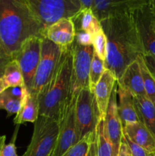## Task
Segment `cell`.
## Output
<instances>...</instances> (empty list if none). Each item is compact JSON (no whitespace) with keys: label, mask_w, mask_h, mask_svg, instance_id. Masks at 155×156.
Listing matches in <instances>:
<instances>
[{"label":"cell","mask_w":155,"mask_h":156,"mask_svg":"<svg viewBox=\"0 0 155 156\" xmlns=\"http://www.w3.org/2000/svg\"><path fill=\"white\" fill-rule=\"evenodd\" d=\"M77 97H70L61 109L58 117L59 132L53 156H62L78 143L74 108Z\"/></svg>","instance_id":"cell-8"},{"label":"cell","mask_w":155,"mask_h":156,"mask_svg":"<svg viewBox=\"0 0 155 156\" xmlns=\"http://www.w3.org/2000/svg\"><path fill=\"white\" fill-rule=\"evenodd\" d=\"M43 37L62 49L70 47L75 39V27L71 18H61L44 30Z\"/></svg>","instance_id":"cell-14"},{"label":"cell","mask_w":155,"mask_h":156,"mask_svg":"<svg viewBox=\"0 0 155 156\" xmlns=\"http://www.w3.org/2000/svg\"><path fill=\"white\" fill-rule=\"evenodd\" d=\"M6 88H8L6 87L5 84L2 77H0V94H1L2 93L3 91L6 89Z\"/></svg>","instance_id":"cell-38"},{"label":"cell","mask_w":155,"mask_h":156,"mask_svg":"<svg viewBox=\"0 0 155 156\" xmlns=\"http://www.w3.org/2000/svg\"><path fill=\"white\" fill-rule=\"evenodd\" d=\"M122 132L135 144L148 152L155 153V139L150 131L139 122L129 123L122 127Z\"/></svg>","instance_id":"cell-18"},{"label":"cell","mask_w":155,"mask_h":156,"mask_svg":"<svg viewBox=\"0 0 155 156\" xmlns=\"http://www.w3.org/2000/svg\"><path fill=\"white\" fill-rule=\"evenodd\" d=\"M2 79L7 88L25 86L21 67L15 59H12L6 66Z\"/></svg>","instance_id":"cell-24"},{"label":"cell","mask_w":155,"mask_h":156,"mask_svg":"<svg viewBox=\"0 0 155 156\" xmlns=\"http://www.w3.org/2000/svg\"><path fill=\"white\" fill-rule=\"evenodd\" d=\"M72 53L71 96L77 97L82 89L89 88V73L94 54V47L92 45H80L74 41Z\"/></svg>","instance_id":"cell-9"},{"label":"cell","mask_w":155,"mask_h":156,"mask_svg":"<svg viewBox=\"0 0 155 156\" xmlns=\"http://www.w3.org/2000/svg\"><path fill=\"white\" fill-rule=\"evenodd\" d=\"M77 44L82 46H91L92 45L93 37L91 34L84 31L79 30H75V39Z\"/></svg>","instance_id":"cell-31"},{"label":"cell","mask_w":155,"mask_h":156,"mask_svg":"<svg viewBox=\"0 0 155 156\" xmlns=\"http://www.w3.org/2000/svg\"><path fill=\"white\" fill-rule=\"evenodd\" d=\"M95 139L98 156H111L113 153H115L112 143L106 134L104 118L103 117H100L96 126Z\"/></svg>","instance_id":"cell-23"},{"label":"cell","mask_w":155,"mask_h":156,"mask_svg":"<svg viewBox=\"0 0 155 156\" xmlns=\"http://www.w3.org/2000/svg\"><path fill=\"white\" fill-rule=\"evenodd\" d=\"M104 123L106 134L112 143L114 151L115 153H118L123 132L122 125L118 111L116 85L114 87L111 94L106 117L104 118Z\"/></svg>","instance_id":"cell-13"},{"label":"cell","mask_w":155,"mask_h":156,"mask_svg":"<svg viewBox=\"0 0 155 156\" xmlns=\"http://www.w3.org/2000/svg\"><path fill=\"white\" fill-rule=\"evenodd\" d=\"M116 78L112 73L106 69L94 91L96 104L100 117L105 118L112 90L115 85Z\"/></svg>","instance_id":"cell-16"},{"label":"cell","mask_w":155,"mask_h":156,"mask_svg":"<svg viewBox=\"0 0 155 156\" xmlns=\"http://www.w3.org/2000/svg\"><path fill=\"white\" fill-rule=\"evenodd\" d=\"M18 129H19V125H17L13 136H12V140L9 143L5 144L3 146L0 152V156H18L17 154L16 146H15Z\"/></svg>","instance_id":"cell-29"},{"label":"cell","mask_w":155,"mask_h":156,"mask_svg":"<svg viewBox=\"0 0 155 156\" xmlns=\"http://www.w3.org/2000/svg\"><path fill=\"white\" fill-rule=\"evenodd\" d=\"M95 132V131H94ZM94 132L88 133L78 143L70 147L62 156H85Z\"/></svg>","instance_id":"cell-27"},{"label":"cell","mask_w":155,"mask_h":156,"mask_svg":"<svg viewBox=\"0 0 155 156\" xmlns=\"http://www.w3.org/2000/svg\"><path fill=\"white\" fill-rule=\"evenodd\" d=\"M139 123L144 125L155 139V105L147 97H133Z\"/></svg>","instance_id":"cell-19"},{"label":"cell","mask_w":155,"mask_h":156,"mask_svg":"<svg viewBox=\"0 0 155 156\" xmlns=\"http://www.w3.org/2000/svg\"><path fill=\"white\" fill-rule=\"evenodd\" d=\"M116 82L119 87L129 91L133 97H147L138 59L126 67Z\"/></svg>","instance_id":"cell-15"},{"label":"cell","mask_w":155,"mask_h":156,"mask_svg":"<svg viewBox=\"0 0 155 156\" xmlns=\"http://www.w3.org/2000/svg\"><path fill=\"white\" fill-rule=\"evenodd\" d=\"M44 30L27 0H0V45L11 57L27 39L43 37Z\"/></svg>","instance_id":"cell-2"},{"label":"cell","mask_w":155,"mask_h":156,"mask_svg":"<svg viewBox=\"0 0 155 156\" xmlns=\"http://www.w3.org/2000/svg\"><path fill=\"white\" fill-rule=\"evenodd\" d=\"M147 5L151 13L155 17V0H147Z\"/></svg>","instance_id":"cell-37"},{"label":"cell","mask_w":155,"mask_h":156,"mask_svg":"<svg viewBox=\"0 0 155 156\" xmlns=\"http://www.w3.org/2000/svg\"><path fill=\"white\" fill-rule=\"evenodd\" d=\"M81 9H93L94 0H79Z\"/></svg>","instance_id":"cell-36"},{"label":"cell","mask_w":155,"mask_h":156,"mask_svg":"<svg viewBox=\"0 0 155 156\" xmlns=\"http://www.w3.org/2000/svg\"><path fill=\"white\" fill-rule=\"evenodd\" d=\"M138 60L139 62L140 68H141L146 96L155 105V79L146 68V66L144 64L141 55L138 56Z\"/></svg>","instance_id":"cell-26"},{"label":"cell","mask_w":155,"mask_h":156,"mask_svg":"<svg viewBox=\"0 0 155 156\" xmlns=\"http://www.w3.org/2000/svg\"><path fill=\"white\" fill-rule=\"evenodd\" d=\"M133 14L144 52L155 56V17L147 4Z\"/></svg>","instance_id":"cell-12"},{"label":"cell","mask_w":155,"mask_h":156,"mask_svg":"<svg viewBox=\"0 0 155 156\" xmlns=\"http://www.w3.org/2000/svg\"><path fill=\"white\" fill-rule=\"evenodd\" d=\"M29 94L25 86L6 88L0 94V110H5L9 116L17 114Z\"/></svg>","instance_id":"cell-17"},{"label":"cell","mask_w":155,"mask_h":156,"mask_svg":"<svg viewBox=\"0 0 155 156\" xmlns=\"http://www.w3.org/2000/svg\"><path fill=\"white\" fill-rule=\"evenodd\" d=\"M72 64L71 45L62 49L60 59L53 77L38 95L40 116L58 120L61 109L71 97Z\"/></svg>","instance_id":"cell-3"},{"label":"cell","mask_w":155,"mask_h":156,"mask_svg":"<svg viewBox=\"0 0 155 156\" xmlns=\"http://www.w3.org/2000/svg\"><path fill=\"white\" fill-rule=\"evenodd\" d=\"M62 48L43 37L41 44L40 59L33 79V87L30 94L38 96L44 87L48 84L59 63Z\"/></svg>","instance_id":"cell-7"},{"label":"cell","mask_w":155,"mask_h":156,"mask_svg":"<svg viewBox=\"0 0 155 156\" xmlns=\"http://www.w3.org/2000/svg\"><path fill=\"white\" fill-rule=\"evenodd\" d=\"M42 39L43 37H33L27 39L13 58L19 63L24 85L29 93L32 90L33 79L40 59Z\"/></svg>","instance_id":"cell-10"},{"label":"cell","mask_w":155,"mask_h":156,"mask_svg":"<svg viewBox=\"0 0 155 156\" xmlns=\"http://www.w3.org/2000/svg\"><path fill=\"white\" fill-rule=\"evenodd\" d=\"M117 95L119 97L118 111L122 127L129 123L138 122L133 101V96L123 88L118 86Z\"/></svg>","instance_id":"cell-20"},{"label":"cell","mask_w":155,"mask_h":156,"mask_svg":"<svg viewBox=\"0 0 155 156\" xmlns=\"http://www.w3.org/2000/svg\"><path fill=\"white\" fill-rule=\"evenodd\" d=\"M12 59L13 58L9 56L0 45V77H2L6 66Z\"/></svg>","instance_id":"cell-33"},{"label":"cell","mask_w":155,"mask_h":156,"mask_svg":"<svg viewBox=\"0 0 155 156\" xmlns=\"http://www.w3.org/2000/svg\"><path fill=\"white\" fill-rule=\"evenodd\" d=\"M78 141L95 131L100 118L94 93L84 88L77 95L74 108Z\"/></svg>","instance_id":"cell-6"},{"label":"cell","mask_w":155,"mask_h":156,"mask_svg":"<svg viewBox=\"0 0 155 156\" xmlns=\"http://www.w3.org/2000/svg\"><path fill=\"white\" fill-rule=\"evenodd\" d=\"M141 56L146 66V68L155 79V56L151 53H144V54L141 55Z\"/></svg>","instance_id":"cell-32"},{"label":"cell","mask_w":155,"mask_h":156,"mask_svg":"<svg viewBox=\"0 0 155 156\" xmlns=\"http://www.w3.org/2000/svg\"><path fill=\"white\" fill-rule=\"evenodd\" d=\"M111 156H117V153H113Z\"/></svg>","instance_id":"cell-40"},{"label":"cell","mask_w":155,"mask_h":156,"mask_svg":"<svg viewBox=\"0 0 155 156\" xmlns=\"http://www.w3.org/2000/svg\"><path fill=\"white\" fill-rule=\"evenodd\" d=\"M5 136H0V152H1V149L3 147V146L5 144Z\"/></svg>","instance_id":"cell-39"},{"label":"cell","mask_w":155,"mask_h":156,"mask_svg":"<svg viewBox=\"0 0 155 156\" xmlns=\"http://www.w3.org/2000/svg\"><path fill=\"white\" fill-rule=\"evenodd\" d=\"M122 137L125 141H126V143H127L132 156H155V153L148 152L146 149H144V148L135 144L132 140H129L124 133H123Z\"/></svg>","instance_id":"cell-30"},{"label":"cell","mask_w":155,"mask_h":156,"mask_svg":"<svg viewBox=\"0 0 155 156\" xmlns=\"http://www.w3.org/2000/svg\"><path fill=\"white\" fill-rule=\"evenodd\" d=\"M85 156H98V152H97V146L96 143L95 139V132H94V136H92V139L90 143L89 147H88V152Z\"/></svg>","instance_id":"cell-35"},{"label":"cell","mask_w":155,"mask_h":156,"mask_svg":"<svg viewBox=\"0 0 155 156\" xmlns=\"http://www.w3.org/2000/svg\"><path fill=\"white\" fill-rule=\"evenodd\" d=\"M40 115V107L38 96L29 94L24 101L19 112L14 119L15 125L25 123H35Z\"/></svg>","instance_id":"cell-22"},{"label":"cell","mask_w":155,"mask_h":156,"mask_svg":"<svg viewBox=\"0 0 155 156\" xmlns=\"http://www.w3.org/2000/svg\"><path fill=\"white\" fill-rule=\"evenodd\" d=\"M71 19L74 22L76 30L84 31L92 37L103 30L100 21L95 16L91 9H81L80 12Z\"/></svg>","instance_id":"cell-21"},{"label":"cell","mask_w":155,"mask_h":156,"mask_svg":"<svg viewBox=\"0 0 155 156\" xmlns=\"http://www.w3.org/2000/svg\"><path fill=\"white\" fill-rule=\"evenodd\" d=\"M147 4V0H94L92 11L99 21L123 14L132 13Z\"/></svg>","instance_id":"cell-11"},{"label":"cell","mask_w":155,"mask_h":156,"mask_svg":"<svg viewBox=\"0 0 155 156\" xmlns=\"http://www.w3.org/2000/svg\"><path fill=\"white\" fill-rule=\"evenodd\" d=\"M27 1L45 29L61 18H74L81 9L79 0Z\"/></svg>","instance_id":"cell-5"},{"label":"cell","mask_w":155,"mask_h":156,"mask_svg":"<svg viewBox=\"0 0 155 156\" xmlns=\"http://www.w3.org/2000/svg\"><path fill=\"white\" fill-rule=\"evenodd\" d=\"M58 132L57 120L39 115L34 123L30 143L21 156H52L57 141Z\"/></svg>","instance_id":"cell-4"},{"label":"cell","mask_w":155,"mask_h":156,"mask_svg":"<svg viewBox=\"0 0 155 156\" xmlns=\"http://www.w3.org/2000/svg\"><path fill=\"white\" fill-rule=\"evenodd\" d=\"M93 37L92 46L94 47V51L98 55L99 57L105 61L106 56V37L103 30L94 34Z\"/></svg>","instance_id":"cell-28"},{"label":"cell","mask_w":155,"mask_h":156,"mask_svg":"<svg viewBox=\"0 0 155 156\" xmlns=\"http://www.w3.org/2000/svg\"><path fill=\"white\" fill-rule=\"evenodd\" d=\"M133 13L100 21L107 41L105 68L112 72L116 80L129 64L145 53Z\"/></svg>","instance_id":"cell-1"},{"label":"cell","mask_w":155,"mask_h":156,"mask_svg":"<svg viewBox=\"0 0 155 156\" xmlns=\"http://www.w3.org/2000/svg\"><path fill=\"white\" fill-rule=\"evenodd\" d=\"M117 156H132L130 149H129V146H128L127 143H126L123 137L122 138L121 143H120L119 147Z\"/></svg>","instance_id":"cell-34"},{"label":"cell","mask_w":155,"mask_h":156,"mask_svg":"<svg viewBox=\"0 0 155 156\" xmlns=\"http://www.w3.org/2000/svg\"><path fill=\"white\" fill-rule=\"evenodd\" d=\"M105 70L106 68H105L104 61L100 59L98 55L94 51L89 73V89L91 90V92L94 93V88L101 76H103Z\"/></svg>","instance_id":"cell-25"}]
</instances>
